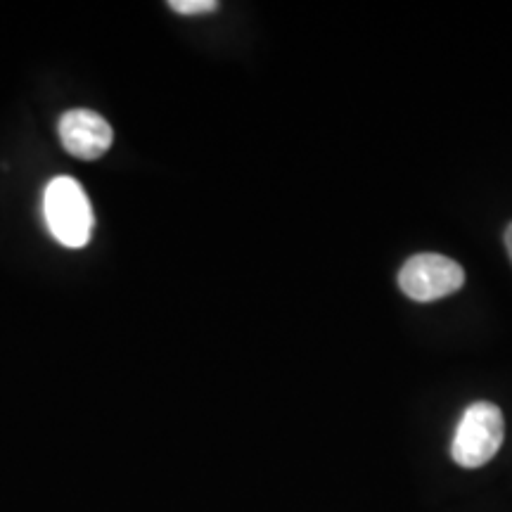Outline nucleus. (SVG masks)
Returning <instances> with one entry per match:
<instances>
[{"label": "nucleus", "instance_id": "20e7f679", "mask_svg": "<svg viewBox=\"0 0 512 512\" xmlns=\"http://www.w3.org/2000/svg\"><path fill=\"white\" fill-rule=\"evenodd\" d=\"M57 131H60L64 150L76 159H83V162L100 159L110 150L114 140V131L107 124V119L93 110H83V107L64 112Z\"/></svg>", "mask_w": 512, "mask_h": 512}, {"label": "nucleus", "instance_id": "7ed1b4c3", "mask_svg": "<svg viewBox=\"0 0 512 512\" xmlns=\"http://www.w3.org/2000/svg\"><path fill=\"white\" fill-rule=\"evenodd\" d=\"M399 285L415 302H437L465 285V271L444 254H415L403 264Z\"/></svg>", "mask_w": 512, "mask_h": 512}, {"label": "nucleus", "instance_id": "423d86ee", "mask_svg": "<svg viewBox=\"0 0 512 512\" xmlns=\"http://www.w3.org/2000/svg\"><path fill=\"white\" fill-rule=\"evenodd\" d=\"M505 249H508L510 261H512V223L508 226V230H505Z\"/></svg>", "mask_w": 512, "mask_h": 512}, {"label": "nucleus", "instance_id": "f03ea898", "mask_svg": "<svg viewBox=\"0 0 512 512\" xmlns=\"http://www.w3.org/2000/svg\"><path fill=\"white\" fill-rule=\"evenodd\" d=\"M505 437V420L501 408L489 401H477L465 408L456 434H453L451 458L460 467H482L496 456Z\"/></svg>", "mask_w": 512, "mask_h": 512}, {"label": "nucleus", "instance_id": "f257e3e1", "mask_svg": "<svg viewBox=\"0 0 512 512\" xmlns=\"http://www.w3.org/2000/svg\"><path fill=\"white\" fill-rule=\"evenodd\" d=\"M43 216L53 238L64 247H86L93 235V209L86 190L69 176L53 178L43 195Z\"/></svg>", "mask_w": 512, "mask_h": 512}, {"label": "nucleus", "instance_id": "39448f33", "mask_svg": "<svg viewBox=\"0 0 512 512\" xmlns=\"http://www.w3.org/2000/svg\"><path fill=\"white\" fill-rule=\"evenodd\" d=\"M169 8L178 15H207L219 8L216 0H171Z\"/></svg>", "mask_w": 512, "mask_h": 512}]
</instances>
